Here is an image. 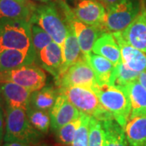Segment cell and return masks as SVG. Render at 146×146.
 <instances>
[{"label": "cell", "instance_id": "15", "mask_svg": "<svg viewBox=\"0 0 146 146\" xmlns=\"http://www.w3.org/2000/svg\"><path fill=\"white\" fill-rule=\"evenodd\" d=\"M35 50H22L8 49L0 51V72L21 68L36 62Z\"/></svg>", "mask_w": 146, "mask_h": 146}, {"label": "cell", "instance_id": "14", "mask_svg": "<svg viewBox=\"0 0 146 146\" xmlns=\"http://www.w3.org/2000/svg\"><path fill=\"white\" fill-rule=\"evenodd\" d=\"M36 6L31 1L0 0V20H23L31 22Z\"/></svg>", "mask_w": 146, "mask_h": 146}, {"label": "cell", "instance_id": "18", "mask_svg": "<svg viewBox=\"0 0 146 146\" xmlns=\"http://www.w3.org/2000/svg\"><path fill=\"white\" fill-rule=\"evenodd\" d=\"M93 52L107 58L115 66L123 62L120 47L115 40L113 33H102L94 43Z\"/></svg>", "mask_w": 146, "mask_h": 146}, {"label": "cell", "instance_id": "9", "mask_svg": "<svg viewBox=\"0 0 146 146\" xmlns=\"http://www.w3.org/2000/svg\"><path fill=\"white\" fill-rule=\"evenodd\" d=\"M46 80L45 71L36 63L0 72V81L16 83L31 93L42 89L46 85Z\"/></svg>", "mask_w": 146, "mask_h": 146}, {"label": "cell", "instance_id": "22", "mask_svg": "<svg viewBox=\"0 0 146 146\" xmlns=\"http://www.w3.org/2000/svg\"><path fill=\"white\" fill-rule=\"evenodd\" d=\"M59 95V89L52 85H45L42 89L32 93L30 106L38 110L50 111Z\"/></svg>", "mask_w": 146, "mask_h": 146}, {"label": "cell", "instance_id": "11", "mask_svg": "<svg viewBox=\"0 0 146 146\" xmlns=\"http://www.w3.org/2000/svg\"><path fill=\"white\" fill-rule=\"evenodd\" d=\"M72 11L80 21L86 25L98 27L101 30L106 9L98 0H79Z\"/></svg>", "mask_w": 146, "mask_h": 146}, {"label": "cell", "instance_id": "29", "mask_svg": "<svg viewBox=\"0 0 146 146\" xmlns=\"http://www.w3.org/2000/svg\"><path fill=\"white\" fill-rule=\"evenodd\" d=\"M31 32L33 45L36 54H38L49 44L54 42L52 37L50 36L46 32L35 24H32Z\"/></svg>", "mask_w": 146, "mask_h": 146}, {"label": "cell", "instance_id": "23", "mask_svg": "<svg viewBox=\"0 0 146 146\" xmlns=\"http://www.w3.org/2000/svg\"><path fill=\"white\" fill-rule=\"evenodd\" d=\"M124 131L129 145L146 146V117L129 119Z\"/></svg>", "mask_w": 146, "mask_h": 146}, {"label": "cell", "instance_id": "27", "mask_svg": "<svg viewBox=\"0 0 146 146\" xmlns=\"http://www.w3.org/2000/svg\"><path fill=\"white\" fill-rule=\"evenodd\" d=\"M140 73L131 70L123 62L115 66L114 84L126 86L131 82L138 79Z\"/></svg>", "mask_w": 146, "mask_h": 146}, {"label": "cell", "instance_id": "7", "mask_svg": "<svg viewBox=\"0 0 146 146\" xmlns=\"http://www.w3.org/2000/svg\"><path fill=\"white\" fill-rule=\"evenodd\" d=\"M141 7L139 0H121L106 9L101 31L115 33L124 30L139 15Z\"/></svg>", "mask_w": 146, "mask_h": 146}, {"label": "cell", "instance_id": "13", "mask_svg": "<svg viewBox=\"0 0 146 146\" xmlns=\"http://www.w3.org/2000/svg\"><path fill=\"white\" fill-rule=\"evenodd\" d=\"M120 34L131 46L146 54V8L144 6L135 20Z\"/></svg>", "mask_w": 146, "mask_h": 146}, {"label": "cell", "instance_id": "34", "mask_svg": "<svg viewBox=\"0 0 146 146\" xmlns=\"http://www.w3.org/2000/svg\"><path fill=\"white\" fill-rule=\"evenodd\" d=\"M137 80H138L141 85L146 89V72L140 73L139 77L137 79Z\"/></svg>", "mask_w": 146, "mask_h": 146}, {"label": "cell", "instance_id": "10", "mask_svg": "<svg viewBox=\"0 0 146 146\" xmlns=\"http://www.w3.org/2000/svg\"><path fill=\"white\" fill-rule=\"evenodd\" d=\"M32 93L21 85L11 81H0V100L4 110L21 108L28 110L30 106Z\"/></svg>", "mask_w": 146, "mask_h": 146}, {"label": "cell", "instance_id": "17", "mask_svg": "<svg viewBox=\"0 0 146 146\" xmlns=\"http://www.w3.org/2000/svg\"><path fill=\"white\" fill-rule=\"evenodd\" d=\"M36 61H38L41 67L53 75L54 79L56 78L63 66L62 47L56 42H52L36 54Z\"/></svg>", "mask_w": 146, "mask_h": 146}, {"label": "cell", "instance_id": "21", "mask_svg": "<svg viewBox=\"0 0 146 146\" xmlns=\"http://www.w3.org/2000/svg\"><path fill=\"white\" fill-rule=\"evenodd\" d=\"M130 97L131 111L130 119L146 117V89L136 80L126 85Z\"/></svg>", "mask_w": 146, "mask_h": 146}, {"label": "cell", "instance_id": "36", "mask_svg": "<svg viewBox=\"0 0 146 146\" xmlns=\"http://www.w3.org/2000/svg\"><path fill=\"white\" fill-rule=\"evenodd\" d=\"M36 2H39V3H52L54 2L55 0H33Z\"/></svg>", "mask_w": 146, "mask_h": 146}, {"label": "cell", "instance_id": "39", "mask_svg": "<svg viewBox=\"0 0 146 146\" xmlns=\"http://www.w3.org/2000/svg\"><path fill=\"white\" fill-rule=\"evenodd\" d=\"M0 69H1V66H0Z\"/></svg>", "mask_w": 146, "mask_h": 146}, {"label": "cell", "instance_id": "5", "mask_svg": "<svg viewBox=\"0 0 146 146\" xmlns=\"http://www.w3.org/2000/svg\"><path fill=\"white\" fill-rule=\"evenodd\" d=\"M59 89L80 113L94 117L100 121L114 119L112 115L105 108L93 89L81 86H71Z\"/></svg>", "mask_w": 146, "mask_h": 146}, {"label": "cell", "instance_id": "2", "mask_svg": "<svg viewBox=\"0 0 146 146\" xmlns=\"http://www.w3.org/2000/svg\"><path fill=\"white\" fill-rule=\"evenodd\" d=\"M43 134L31 125L26 110L9 108L5 110L4 142L18 141L32 146L39 144Z\"/></svg>", "mask_w": 146, "mask_h": 146}, {"label": "cell", "instance_id": "32", "mask_svg": "<svg viewBox=\"0 0 146 146\" xmlns=\"http://www.w3.org/2000/svg\"><path fill=\"white\" fill-rule=\"evenodd\" d=\"M99 2H101L104 7H106V9L110 7L111 6L115 5L116 3H118L119 2H120L121 0H98Z\"/></svg>", "mask_w": 146, "mask_h": 146}, {"label": "cell", "instance_id": "37", "mask_svg": "<svg viewBox=\"0 0 146 146\" xmlns=\"http://www.w3.org/2000/svg\"><path fill=\"white\" fill-rule=\"evenodd\" d=\"M35 146H49L48 145H46V144H38Z\"/></svg>", "mask_w": 146, "mask_h": 146}, {"label": "cell", "instance_id": "16", "mask_svg": "<svg viewBox=\"0 0 146 146\" xmlns=\"http://www.w3.org/2000/svg\"><path fill=\"white\" fill-rule=\"evenodd\" d=\"M113 35L120 47L123 63L137 72H146L145 53L128 44L121 36L120 32H115L113 33Z\"/></svg>", "mask_w": 146, "mask_h": 146}, {"label": "cell", "instance_id": "19", "mask_svg": "<svg viewBox=\"0 0 146 146\" xmlns=\"http://www.w3.org/2000/svg\"><path fill=\"white\" fill-rule=\"evenodd\" d=\"M85 58L96 73L99 84H114L115 66L110 60L94 52Z\"/></svg>", "mask_w": 146, "mask_h": 146}, {"label": "cell", "instance_id": "38", "mask_svg": "<svg viewBox=\"0 0 146 146\" xmlns=\"http://www.w3.org/2000/svg\"><path fill=\"white\" fill-rule=\"evenodd\" d=\"M21 1H25V2H27V1H29V0H21Z\"/></svg>", "mask_w": 146, "mask_h": 146}, {"label": "cell", "instance_id": "33", "mask_svg": "<svg viewBox=\"0 0 146 146\" xmlns=\"http://www.w3.org/2000/svg\"><path fill=\"white\" fill-rule=\"evenodd\" d=\"M2 146H32L26 143L23 142H18V141H9V142H5Z\"/></svg>", "mask_w": 146, "mask_h": 146}, {"label": "cell", "instance_id": "3", "mask_svg": "<svg viewBox=\"0 0 146 146\" xmlns=\"http://www.w3.org/2000/svg\"><path fill=\"white\" fill-rule=\"evenodd\" d=\"M31 23L41 27L52 37L54 42L62 47L69 27L55 2L36 5Z\"/></svg>", "mask_w": 146, "mask_h": 146}, {"label": "cell", "instance_id": "6", "mask_svg": "<svg viewBox=\"0 0 146 146\" xmlns=\"http://www.w3.org/2000/svg\"><path fill=\"white\" fill-rule=\"evenodd\" d=\"M54 2L66 23L72 29L77 37L82 54L84 57L88 56L90 53L93 52L94 43L103 32L101 31L98 27L86 25L77 19L72 9L64 0H55Z\"/></svg>", "mask_w": 146, "mask_h": 146}, {"label": "cell", "instance_id": "20", "mask_svg": "<svg viewBox=\"0 0 146 146\" xmlns=\"http://www.w3.org/2000/svg\"><path fill=\"white\" fill-rule=\"evenodd\" d=\"M62 51H63V66L59 75L64 72L68 68H70L74 63H76L83 56L77 37L70 27L68 29V35L66 36L65 41L62 46Z\"/></svg>", "mask_w": 146, "mask_h": 146}, {"label": "cell", "instance_id": "4", "mask_svg": "<svg viewBox=\"0 0 146 146\" xmlns=\"http://www.w3.org/2000/svg\"><path fill=\"white\" fill-rule=\"evenodd\" d=\"M31 26V22L23 20H0V51L8 49L35 50Z\"/></svg>", "mask_w": 146, "mask_h": 146}, {"label": "cell", "instance_id": "40", "mask_svg": "<svg viewBox=\"0 0 146 146\" xmlns=\"http://www.w3.org/2000/svg\"><path fill=\"white\" fill-rule=\"evenodd\" d=\"M63 146H68V145H63Z\"/></svg>", "mask_w": 146, "mask_h": 146}, {"label": "cell", "instance_id": "28", "mask_svg": "<svg viewBox=\"0 0 146 146\" xmlns=\"http://www.w3.org/2000/svg\"><path fill=\"white\" fill-rule=\"evenodd\" d=\"M104 138V129L102 121L91 117L89 121V146H103Z\"/></svg>", "mask_w": 146, "mask_h": 146}, {"label": "cell", "instance_id": "1", "mask_svg": "<svg viewBox=\"0 0 146 146\" xmlns=\"http://www.w3.org/2000/svg\"><path fill=\"white\" fill-rule=\"evenodd\" d=\"M99 101L112 115L114 119L125 128L130 119L131 105L126 86L116 84H98L93 89Z\"/></svg>", "mask_w": 146, "mask_h": 146}, {"label": "cell", "instance_id": "35", "mask_svg": "<svg viewBox=\"0 0 146 146\" xmlns=\"http://www.w3.org/2000/svg\"><path fill=\"white\" fill-rule=\"evenodd\" d=\"M0 115H5V110H4V107L3 106L1 100H0Z\"/></svg>", "mask_w": 146, "mask_h": 146}, {"label": "cell", "instance_id": "8", "mask_svg": "<svg viewBox=\"0 0 146 146\" xmlns=\"http://www.w3.org/2000/svg\"><path fill=\"white\" fill-rule=\"evenodd\" d=\"M54 80L58 89L81 86L93 89L99 84L96 73L84 55Z\"/></svg>", "mask_w": 146, "mask_h": 146}, {"label": "cell", "instance_id": "30", "mask_svg": "<svg viewBox=\"0 0 146 146\" xmlns=\"http://www.w3.org/2000/svg\"><path fill=\"white\" fill-rule=\"evenodd\" d=\"M91 116L82 113V121L73 140L72 146H89V121Z\"/></svg>", "mask_w": 146, "mask_h": 146}, {"label": "cell", "instance_id": "31", "mask_svg": "<svg viewBox=\"0 0 146 146\" xmlns=\"http://www.w3.org/2000/svg\"><path fill=\"white\" fill-rule=\"evenodd\" d=\"M5 115H0V146H2L3 141H4L5 134Z\"/></svg>", "mask_w": 146, "mask_h": 146}, {"label": "cell", "instance_id": "12", "mask_svg": "<svg viewBox=\"0 0 146 146\" xmlns=\"http://www.w3.org/2000/svg\"><path fill=\"white\" fill-rule=\"evenodd\" d=\"M81 113L70 102L68 98L59 94L54 105L50 110V128L56 131L67 123L79 118Z\"/></svg>", "mask_w": 146, "mask_h": 146}, {"label": "cell", "instance_id": "24", "mask_svg": "<svg viewBox=\"0 0 146 146\" xmlns=\"http://www.w3.org/2000/svg\"><path fill=\"white\" fill-rule=\"evenodd\" d=\"M104 129L103 146H128L124 128L115 119L102 121Z\"/></svg>", "mask_w": 146, "mask_h": 146}, {"label": "cell", "instance_id": "25", "mask_svg": "<svg viewBox=\"0 0 146 146\" xmlns=\"http://www.w3.org/2000/svg\"><path fill=\"white\" fill-rule=\"evenodd\" d=\"M27 115L31 125L45 135L47 134L50 128V111L38 110L29 106L27 110Z\"/></svg>", "mask_w": 146, "mask_h": 146}, {"label": "cell", "instance_id": "26", "mask_svg": "<svg viewBox=\"0 0 146 146\" xmlns=\"http://www.w3.org/2000/svg\"><path fill=\"white\" fill-rule=\"evenodd\" d=\"M82 121V113L81 115L74 119L72 122L67 123L58 130L55 131V136L57 141L64 145H70L73 142L76 133L78 130Z\"/></svg>", "mask_w": 146, "mask_h": 146}]
</instances>
